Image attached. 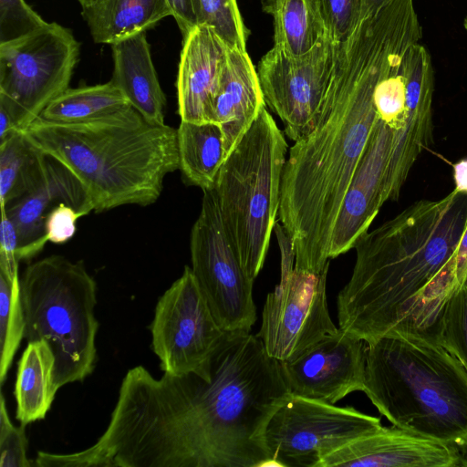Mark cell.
I'll return each mask as SVG.
<instances>
[{"instance_id": "obj_36", "label": "cell", "mask_w": 467, "mask_h": 467, "mask_svg": "<svg viewBox=\"0 0 467 467\" xmlns=\"http://www.w3.org/2000/svg\"><path fill=\"white\" fill-rule=\"evenodd\" d=\"M29 124L26 112L13 99L0 93V142L13 132L23 131Z\"/></svg>"}, {"instance_id": "obj_30", "label": "cell", "mask_w": 467, "mask_h": 467, "mask_svg": "<svg viewBox=\"0 0 467 467\" xmlns=\"http://www.w3.org/2000/svg\"><path fill=\"white\" fill-rule=\"evenodd\" d=\"M201 24L212 27L230 47L246 50L248 30L237 0H199Z\"/></svg>"}, {"instance_id": "obj_22", "label": "cell", "mask_w": 467, "mask_h": 467, "mask_svg": "<svg viewBox=\"0 0 467 467\" xmlns=\"http://www.w3.org/2000/svg\"><path fill=\"white\" fill-rule=\"evenodd\" d=\"M81 14L93 41L108 45L145 33L171 16L167 0H95Z\"/></svg>"}, {"instance_id": "obj_7", "label": "cell", "mask_w": 467, "mask_h": 467, "mask_svg": "<svg viewBox=\"0 0 467 467\" xmlns=\"http://www.w3.org/2000/svg\"><path fill=\"white\" fill-rule=\"evenodd\" d=\"M20 294L27 342L46 340L55 358L59 389L83 381L96 366L97 283L82 261L53 254L26 267Z\"/></svg>"}, {"instance_id": "obj_31", "label": "cell", "mask_w": 467, "mask_h": 467, "mask_svg": "<svg viewBox=\"0 0 467 467\" xmlns=\"http://www.w3.org/2000/svg\"><path fill=\"white\" fill-rule=\"evenodd\" d=\"M326 36L332 43L347 39L358 23L362 0H317Z\"/></svg>"}, {"instance_id": "obj_21", "label": "cell", "mask_w": 467, "mask_h": 467, "mask_svg": "<svg viewBox=\"0 0 467 467\" xmlns=\"http://www.w3.org/2000/svg\"><path fill=\"white\" fill-rule=\"evenodd\" d=\"M113 74L110 79L129 103L154 124H165L166 97L161 87L145 33L110 45Z\"/></svg>"}, {"instance_id": "obj_42", "label": "cell", "mask_w": 467, "mask_h": 467, "mask_svg": "<svg viewBox=\"0 0 467 467\" xmlns=\"http://www.w3.org/2000/svg\"><path fill=\"white\" fill-rule=\"evenodd\" d=\"M463 24H464L465 29L467 30V17L464 19V23Z\"/></svg>"}, {"instance_id": "obj_13", "label": "cell", "mask_w": 467, "mask_h": 467, "mask_svg": "<svg viewBox=\"0 0 467 467\" xmlns=\"http://www.w3.org/2000/svg\"><path fill=\"white\" fill-rule=\"evenodd\" d=\"M333 44L325 35L308 52L292 55L273 47L263 56L257 75L265 105L279 117L294 142L315 127L332 63Z\"/></svg>"}, {"instance_id": "obj_29", "label": "cell", "mask_w": 467, "mask_h": 467, "mask_svg": "<svg viewBox=\"0 0 467 467\" xmlns=\"http://www.w3.org/2000/svg\"><path fill=\"white\" fill-rule=\"evenodd\" d=\"M432 337L455 356L467 371V280L442 306Z\"/></svg>"}, {"instance_id": "obj_10", "label": "cell", "mask_w": 467, "mask_h": 467, "mask_svg": "<svg viewBox=\"0 0 467 467\" xmlns=\"http://www.w3.org/2000/svg\"><path fill=\"white\" fill-rule=\"evenodd\" d=\"M79 55L71 30L55 22L0 44V93L16 102L31 123L69 88Z\"/></svg>"}, {"instance_id": "obj_40", "label": "cell", "mask_w": 467, "mask_h": 467, "mask_svg": "<svg viewBox=\"0 0 467 467\" xmlns=\"http://www.w3.org/2000/svg\"><path fill=\"white\" fill-rule=\"evenodd\" d=\"M389 0H362V12H368L379 8Z\"/></svg>"}, {"instance_id": "obj_35", "label": "cell", "mask_w": 467, "mask_h": 467, "mask_svg": "<svg viewBox=\"0 0 467 467\" xmlns=\"http://www.w3.org/2000/svg\"><path fill=\"white\" fill-rule=\"evenodd\" d=\"M82 216L76 209L64 202L54 207L45 223L47 241L54 244L67 242L74 236L77 221Z\"/></svg>"}, {"instance_id": "obj_25", "label": "cell", "mask_w": 467, "mask_h": 467, "mask_svg": "<svg viewBox=\"0 0 467 467\" xmlns=\"http://www.w3.org/2000/svg\"><path fill=\"white\" fill-rule=\"evenodd\" d=\"M51 157L32 145L22 131L0 142V204L7 206L46 180Z\"/></svg>"}, {"instance_id": "obj_24", "label": "cell", "mask_w": 467, "mask_h": 467, "mask_svg": "<svg viewBox=\"0 0 467 467\" xmlns=\"http://www.w3.org/2000/svg\"><path fill=\"white\" fill-rule=\"evenodd\" d=\"M180 167L183 181L204 191L213 190L226 159L223 135L214 122L182 121L177 129Z\"/></svg>"}, {"instance_id": "obj_1", "label": "cell", "mask_w": 467, "mask_h": 467, "mask_svg": "<svg viewBox=\"0 0 467 467\" xmlns=\"http://www.w3.org/2000/svg\"><path fill=\"white\" fill-rule=\"evenodd\" d=\"M292 396L280 361L251 332H226L201 374L128 370L108 427L55 467L272 466L267 424Z\"/></svg>"}, {"instance_id": "obj_5", "label": "cell", "mask_w": 467, "mask_h": 467, "mask_svg": "<svg viewBox=\"0 0 467 467\" xmlns=\"http://www.w3.org/2000/svg\"><path fill=\"white\" fill-rule=\"evenodd\" d=\"M363 392L392 425L467 454V371L435 337L391 334L367 344Z\"/></svg>"}, {"instance_id": "obj_28", "label": "cell", "mask_w": 467, "mask_h": 467, "mask_svg": "<svg viewBox=\"0 0 467 467\" xmlns=\"http://www.w3.org/2000/svg\"><path fill=\"white\" fill-rule=\"evenodd\" d=\"M20 276L10 281L0 273V382H5L15 355L25 337Z\"/></svg>"}, {"instance_id": "obj_12", "label": "cell", "mask_w": 467, "mask_h": 467, "mask_svg": "<svg viewBox=\"0 0 467 467\" xmlns=\"http://www.w3.org/2000/svg\"><path fill=\"white\" fill-rule=\"evenodd\" d=\"M328 267L321 272L294 268L266 296L256 336L279 361L295 359L337 332L327 301Z\"/></svg>"}, {"instance_id": "obj_16", "label": "cell", "mask_w": 467, "mask_h": 467, "mask_svg": "<svg viewBox=\"0 0 467 467\" xmlns=\"http://www.w3.org/2000/svg\"><path fill=\"white\" fill-rule=\"evenodd\" d=\"M401 71L405 81L407 116L398 131L389 162L385 200L396 201L418 157L432 143L434 76L431 56L415 43L405 54Z\"/></svg>"}, {"instance_id": "obj_37", "label": "cell", "mask_w": 467, "mask_h": 467, "mask_svg": "<svg viewBox=\"0 0 467 467\" xmlns=\"http://www.w3.org/2000/svg\"><path fill=\"white\" fill-rule=\"evenodd\" d=\"M167 3L183 37L201 25L199 0H167Z\"/></svg>"}, {"instance_id": "obj_17", "label": "cell", "mask_w": 467, "mask_h": 467, "mask_svg": "<svg viewBox=\"0 0 467 467\" xmlns=\"http://www.w3.org/2000/svg\"><path fill=\"white\" fill-rule=\"evenodd\" d=\"M337 466L467 467V454L391 424L330 453L318 467Z\"/></svg>"}, {"instance_id": "obj_38", "label": "cell", "mask_w": 467, "mask_h": 467, "mask_svg": "<svg viewBox=\"0 0 467 467\" xmlns=\"http://www.w3.org/2000/svg\"><path fill=\"white\" fill-rule=\"evenodd\" d=\"M467 280V225L458 245L455 258L454 281L456 289Z\"/></svg>"}, {"instance_id": "obj_26", "label": "cell", "mask_w": 467, "mask_h": 467, "mask_svg": "<svg viewBox=\"0 0 467 467\" xmlns=\"http://www.w3.org/2000/svg\"><path fill=\"white\" fill-rule=\"evenodd\" d=\"M273 17L274 47L292 55L312 49L326 35L317 0H262Z\"/></svg>"}, {"instance_id": "obj_11", "label": "cell", "mask_w": 467, "mask_h": 467, "mask_svg": "<svg viewBox=\"0 0 467 467\" xmlns=\"http://www.w3.org/2000/svg\"><path fill=\"white\" fill-rule=\"evenodd\" d=\"M150 329L160 367L171 376L202 373L226 333L188 265L159 298Z\"/></svg>"}, {"instance_id": "obj_2", "label": "cell", "mask_w": 467, "mask_h": 467, "mask_svg": "<svg viewBox=\"0 0 467 467\" xmlns=\"http://www.w3.org/2000/svg\"><path fill=\"white\" fill-rule=\"evenodd\" d=\"M420 37L409 17L384 8L332 43L319 117L290 148L282 176L278 215L293 241L296 269L317 273L329 266L335 223L377 120L376 85Z\"/></svg>"}, {"instance_id": "obj_15", "label": "cell", "mask_w": 467, "mask_h": 467, "mask_svg": "<svg viewBox=\"0 0 467 467\" xmlns=\"http://www.w3.org/2000/svg\"><path fill=\"white\" fill-rule=\"evenodd\" d=\"M367 344L338 327L298 358L280 361L293 396L336 404L354 391H363Z\"/></svg>"}, {"instance_id": "obj_4", "label": "cell", "mask_w": 467, "mask_h": 467, "mask_svg": "<svg viewBox=\"0 0 467 467\" xmlns=\"http://www.w3.org/2000/svg\"><path fill=\"white\" fill-rule=\"evenodd\" d=\"M22 133L77 178L96 213L152 204L180 167L177 129L150 122L130 104L84 121L37 117Z\"/></svg>"}, {"instance_id": "obj_3", "label": "cell", "mask_w": 467, "mask_h": 467, "mask_svg": "<svg viewBox=\"0 0 467 467\" xmlns=\"http://www.w3.org/2000/svg\"><path fill=\"white\" fill-rule=\"evenodd\" d=\"M467 193L413 202L356 243V263L337 297L338 327L366 344L391 334L431 335L456 290L455 258Z\"/></svg>"}, {"instance_id": "obj_32", "label": "cell", "mask_w": 467, "mask_h": 467, "mask_svg": "<svg viewBox=\"0 0 467 467\" xmlns=\"http://www.w3.org/2000/svg\"><path fill=\"white\" fill-rule=\"evenodd\" d=\"M47 24L25 0H0V44L20 39Z\"/></svg>"}, {"instance_id": "obj_20", "label": "cell", "mask_w": 467, "mask_h": 467, "mask_svg": "<svg viewBox=\"0 0 467 467\" xmlns=\"http://www.w3.org/2000/svg\"><path fill=\"white\" fill-rule=\"evenodd\" d=\"M265 106L257 71L246 50L228 47L212 100L213 122L223 131L226 157Z\"/></svg>"}, {"instance_id": "obj_39", "label": "cell", "mask_w": 467, "mask_h": 467, "mask_svg": "<svg viewBox=\"0 0 467 467\" xmlns=\"http://www.w3.org/2000/svg\"><path fill=\"white\" fill-rule=\"evenodd\" d=\"M453 177L455 189L467 193V159L462 160L453 165Z\"/></svg>"}, {"instance_id": "obj_9", "label": "cell", "mask_w": 467, "mask_h": 467, "mask_svg": "<svg viewBox=\"0 0 467 467\" xmlns=\"http://www.w3.org/2000/svg\"><path fill=\"white\" fill-rule=\"evenodd\" d=\"M382 426L380 418L352 406L292 395L270 419L265 441L272 466L318 467L330 453Z\"/></svg>"}, {"instance_id": "obj_8", "label": "cell", "mask_w": 467, "mask_h": 467, "mask_svg": "<svg viewBox=\"0 0 467 467\" xmlns=\"http://www.w3.org/2000/svg\"><path fill=\"white\" fill-rule=\"evenodd\" d=\"M190 250L191 268L218 325L225 332H251L257 319L254 279L241 264L213 190L203 192Z\"/></svg>"}, {"instance_id": "obj_33", "label": "cell", "mask_w": 467, "mask_h": 467, "mask_svg": "<svg viewBox=\"0 0 467 467\" xmlns=\"http://www.w3.org/2000/svg\"><path fill=\"white\" fill-rule=\"evenodd\" d=\"M28 440L26 425L16 427L11 421L5 396L0 399V467H31L26 455Z\"/></svg>"}, {"instance_id": "obj_18", "label": "cell", "mask_w": 467, "mask_h": 467, "mask_svg": "<svg viewBox=\"0 0 467 467\" xmlns=\"http://www.w3.org/2000/svg\"><path fill=\"white\" fill-rule=\"evenodd\" d=\"M64 202L83 216L93 211L79 182L51 157L47 176L36 190L13 202L5 210L18 234V260H28L41 252L47 242L45 223L49 212Z\"/></svg>"}, {"instance_id": "obj_27", "label": "cell", "mask_w": 467, "mask_h": 467, "mask_svg": "<svg viewBox=\"0 0 467 467\" xmlns=\"http://www.w3.org/2000/svg\"><path fill=\"white\" fill-rule=\"evenodd\" d=\"M130 105L109 80L103 84L68 88L42 111V119L53 122H77L99 118Z\"/></svg>"}, {"instance_id": "obj_34", "label": "cell", "mask_w": 467, "mask_h": 467, "mask_svg": "<svg viewBox=\"0 0 467 467\" xmlns=\"http://www.w3.org/2000/svg\"><path fill=\"white\" fill-rule=\"evenodd\" d=\"M18 234L5 211L1 209L0 223V273L10 281L18 274Z\"/></svg>"}, {"instance_id": "obj_6", "label": "cell", "mask_w": 467, "mask_h": 467, "mask_svg": "<svg viewBox=\"0 0 467 467\" xmlns=\"http://www.w3.org/2000/svg\"><path fill=\"white\" fill-rule=\"evenodd\" d=\"M287 143L264 107L226 157L214 192L221 216L246 274L262 270L281 200Z\"/></svg>"}, {"instance_id": "obj_41", "label": "cell", "mask_w": 467, "mask_h": 467, "mask_svg": "<svg viewBox=\"0 0 467 467\" xmlns=\"http://www.w3.org/2000/svg\"><path fill=\"white\" fill-rule=\"evenodd\" d=\"M82 8L91 5L95 0H77Z\"/></svg>"}, {"instance_id": "obj_19", "label": "cell", "mask_w": 467, "mask_h": 467, "mask_svg": "<svg viewBox=\"0 0 467 467\" xmlns=\"http://www.w3.org/2000/svg\"><path fill=\"white\" fill-rule=\"evenodd\" d=\"M228 46L205 24L185 37L181 52L177 96L182 121L213 122L212 100Z\"/></svg>"}, {"instance_id": "obj_23", "label": "cell", "mask_w": 467, "mask_h": 467, "mask_svg": "<svg viewBox=\"0 0 467 467\" xmlns=\"http://www.w3.org/2000/svg\"><path fill=\"white\" fill-rule=\"evenodd\" d=\"M56 358L46 340L27 342L17 363L14 395L16 419L22 425L45 419L58 389L55 385Z\"/></svg>"}, {"instance_id": "obj_14", "label": "cell", "mask_w": 467, "mask_h": 467, "mask_svg": "<svg viewBox=\"0 0 467 467\" xmlns=\"http://www.w3.org/2000/svg\"><path fill=\"white\" fill-rule=\"evenodd\" d=\"M402 115L378 113L362 157L344 197L332 234L329 258L354 248L366 234L385 201V185Z\"/></svg>"}]
</instances>
